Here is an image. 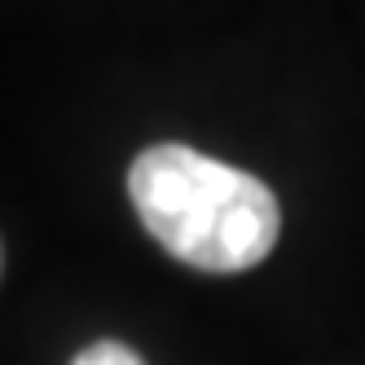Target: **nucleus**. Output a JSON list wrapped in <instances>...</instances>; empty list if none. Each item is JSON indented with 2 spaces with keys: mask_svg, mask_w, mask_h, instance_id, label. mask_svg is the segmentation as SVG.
<instances>
[{
  "mask_svg": "<svg viewBox=\"0 0 365 365\" xmlns=\"http://www.w3.org/2000/svg\"><path fill=\"white\" fill-rule=\"evenodd\" d=\"M128 198L150 238L198 273H247L282 233V207L264 180L180 141L137 154Z\"/></svg>",
  "mask_w": 365,
  "mask_h": 365,
  "instance_id": "f257e3e1",
  "label": "nucleus"
},
{
  "mask_svg": "<svg viewBox=\"0 0 365 365\" xmlns=\"http://www.w3.org/2000/svg\"><path fill=\"white\" fill-rule=\"evenodd\" d=\"M71 365H145V361L137 356V348L119 344V339H97V344L75 352Z\"/></svg>",
  "mask_w": 365,
  "mask_h": 365,
  "instance_id": "f03ea898",
  "label": "nucleus"
},
{
  "mask_svg": "<svg viewBox=\"0 0 365 365\" xmlns=\"http://www.w3.org/2000/svg\"><path fill=\"white\" fill-rule=\"evenodd\" d=\"M0 269H5V247H0Z\"/></svg>",
  "mask_w": 365,
  "mask_h": 365,
  "instance_id": "7ed1b4c3",
  "label": "nucleus"
}]
</instances>
